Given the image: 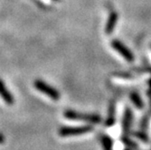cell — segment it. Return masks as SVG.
Instances as JSON below:
<instances>
[{
	"label": "cell",
	"mask_w": 151,
	"mask_h": 150,
	"mask_svg": "<svg viewBox=\"0 0 151 150\" xmlns=\"http://www.w3.org/2000/svg\"><path fill=\"white\" fill-rule=\"evenodd\" d=\"M64 117L67 119L82 121V122H86L88 124H98L101 121V117L98 115L81 113V112L73 111H66L64 112Z\"/></svg>",
	"instance_id": "1"
},
{
	"label": "cell",
	"mask_w": 151,
	"mask_h": 150,
	"mask_svg": "<svg viewBox=\"0 0 151 150\" xmlns=\"http://www.w3.org/2000/svg\"><path fill=\"white\" fill-rule=\"evenodd\" d=\"M34 86L38 91L45 94L47 97H49L52 100H60V97H61L60 92L55 88H53L51 85L45 83L44 80H35Z\"/></svg>",
	"instance_id": "2"
},
{
	"label": "cell",
	"mask_w": 151,
	"mask_h": 150,
	"mask_svg": "<svg viewBox=\"0 0 151 150\" xmlns=\"http://www.w3.org/2000/svg\"><path fill=\"white\" fill-rule=\"evenodd\" d=\"M93 128L91 126H81V127H63L59 129V135L63 138L81 136L91 132Z\"/></svg>",
	"instance_id": "3"
},
{
	"label": "cell",
	"mask_w": 151,
	"mask_h": 150,
	"mask_svg": "<svg viewBox=\"0 0 151 150\" xmlns=\"http://www.w3.org/2000/svg\"><path fill=\"white\" fill-rule=\"evenodd\" d=\"M111 46L119 54H121V55L124 57L128 62H133L134 56H133L132 52H130L129 49H128L121 42H119V41H118V40H114V41H112V42H111Z\"/></svg>",
	"instance_id": "4"
},
{
	"label": "cell",
	"mask_w": 151,
	"mask_h": 150,
	"mask_svg": "<svg viewBox=\"0 0 151 150\" xmlns=\"http://www.w3.org/2000/svg\"><path fill=\"white\" fill-rule=\"evenodd\" d=\"M0 97L3 99V100L7 105H13L15 102L14 96L11 94V92L7 90L6 86L3 83L2 80H0Z\"/></svg>",
	"instance_id": "5"
},
{
	"label": "cell",
	"mask_w": 151,
	"mask_h": 150,
	"mask_svg": "<svg viewBox=\"0 0 151 150\" xmlns=\"http://www.w3.org/2000/svg\"><path fill=\"white\" fill-rule=\"evenodd\" d=\"M117 22H118V14L116 12H111V15L109 17V19L107 21L106 27H105V33L107 34H112L113 30L116 27Z\"/></svg>",
	"instance_id": "6"
},
{
	"label": "cell",
	"mask_w": 151,
	"mask_h": 150,
	"mask_svg": "<svg viewBox=\"0 0 151 150\" xmlns=\"http://www.w3.org/2000/svg\"><path fill=\"white\" fill-rule=\"evenodd\" d=\"M130 100L132 101V103L134 104V106L137 108H139V110H141V108H143L144 104H143V101L141 100V98L139 97V95L138 93H132L130 95Z\"/></svg>",
	"instance_id": "7"
},
{
	"label": "cell",
	"mask_w": 151,
	"mask_h": 150,
	"mask_svg": "<svg viewBox=\"0 0 151 150\" xmlns=\"http://www.w3.org/2000/svg\"><path fill=\"white\" fill-rule=\"evenodd\" d=\"M102 145L104 150H113V143L109 137L102 138Z\"/></svg>",
	"instance_id": "8"
},
{
	"label": "cell",
	"mask_w": 151,
	"mask_h": 150,
	"mask_svg": "<svg viewBox=\"0 0 151 150\" xmlns=\"http://www.w3.org/2000/svg\"><path fill=\"white\" fill-rule=\"evenodd\" d=\"M5 142V137L0 133V144H3Z\"/></svg>",
	"instance_id": "9"
},
{
	"label": "cell",
	"mask_w": 151,
	"mask_h": 150,
	"mask_svg": "<svg viewBox=\"0 0 151 150\" xmlns=\"http://www.w3.org/2000/svg\"><path fill=\"white\" fill-rule=\"evenodd\" d=\"M52 1H54V2H58V1H60V0H52Z\"/></svg>",
	"instance_id": "10"
},
{
	"label": "cell",
	"mask_w": 151,
	"mask_h": 150,
	"mask_svg": "<svg viewBox=\"0 0 151 150\" xmlns=\"http://www.w3.org/2000/svg\"><path fill=\"white\" fill-rule=\"evenodd\" d=\"M124 150H131L130 148H126V149H124Z\"/></svg>",
	"instance_id": "11"
}]
</instances>
